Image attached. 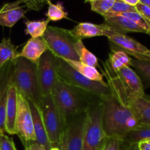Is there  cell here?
<instances>
[{
  "label": "cell",
  "mask_w": 150,
  "mask_h": 150,
  "mask_svg": "<svg viewBox=\"0 0 150 150\" xmlns=\"http://www.w3.org/2000/svg\"><path fill=\"white\" fill-rule=\"evenodd\" d=\"M116 0H92L90 3L91 10L104 16L109 12Z\"/></svg>",
  "instance_id": "cell-30"
},
{
  "label": "cell",
  "mask_w": 150,
  "mask_h": 150,
  "mask_svg": "<svg viewBox=\"0 0 150 150\" xmlns=\"http://www.w3.org/2000/svg\"><path fill=\"white\" fill-rule=\"evenodd\" d=\"M57 57L47 50L40 58L37 64L38 76L42 96L51 95L53 87L58 80L57 73Z\"/></svg>",
  "instance_id": "cell-11"
},
{
  "label": "cell",
  "mask_w": 150,
  "mask_h": 150,
  "mask_svg": "<svg viewBox=\"0 0 150 150\" xmlns=\"http://www.w3.org/2000/svg\"><path fill=\"white\" fill-rule=\"evenodd\" d=\"M50 21L48 19L39 21H25V32L27 35H29L31 38H42L43 34L46 31Z\"/></svg>",
  "instance_id": "cell-25"
},
{
  "label": "cell",
  "mask_w": 150,
  "mask_h": 150,
  "mask_svg": "<svg viewBox=\"0 0 150 150\" xmlns=\"http://www.w3.org/2000/svg\"><path fill=\"white\" fill-rule=\"evenodd\" d=\"M25 150H45V149L43 146L35 142V143H32L28 145L25 148Z\"/></svg>",
  "instance_id": "cell-37"
},
{
  "label": "cell",
  "mask_w": 150,
  "mask_h": 150,
  "mask_svg": "<svg viewBox=\"0 0 150 150\" xmlns=\"http://www.w3.org/2000/svg\"><path fill=\"white\" fill-rule=\"evenodd\" d=\"M103 127L108 138L123 141L129 133L140 125L134 111L123 105L112 94L102 100Z\"/></svg>",
  "instance_id": "cell-1"
},
{
  "label": "cell",
  "mask_w": 150,
  "mask_h": 150,
  "mask_svg": "<svg viewBox=\"0 0 150 150\" xmlns=\"http://www.w3.org/2000/svg\"><path fill=\"white\" fill-rule=\"evenodd\" d=\"M132 58L122 51H111L107 62L114 71L125 67H130Z\"/></svg>",
  "instance_id": "cell-23"
},
{
  "label": "cell",
  "mask_w": 150,
  "mask_h": 150,
  "mask_svg": "<svg viewBox=\"0 0 150 150\" xmlns=\"http://www.w3.org/2000/svg\"><path fill=\"white\" fill-rule=\"evenodd\" d=\"M127 106L134 111L140 124L150 125V96L145 94L134 97L129 101Z\"/></svg>",
  "instance_id": "cell-20"
},
{
  "label": "cell",
  "mask_w": 150,
  "mask_h": 150,
  "mask_svg": "<svg viewBox=\"0 0 150 150\" xmlns=\"http://www.w3.org/2000/svg\"><path fill=\"white\" fill-rule=\"evenodd\" d=\"M118 16H122L127 18L133 22H134L138 26L142 28L146 32V34L150 35V22L139 13H138V12H128V13H125L122 14L118 15Z\"/></svg>",
  "instance_id": "cell-29"
},
{
  "label": "cell",
  "mask_w": 150,
  "mask_h": 150,
  "mask_svg": "<svg viewBox=\"0 0 150 150\" xmlns=\"http://www.w3.org/2000/svg\"><path fill=\"white\" fill-rule=\"evenodd\" d=\"M103 102L94 104L86 111V120L81 150H102L108 136L103 127Z\"/></svg>",
  "instance_id": "cell-8"
},
{
  "label": "cell",
  "mask_w": 150,
  "mask_h": 150,
  "mask_svg": "<svg viewBox=\"0 0 150 150\" xmlns=\"http://www.w3.org/2000/svg\"><path fill=\"white\" fill-rule=\"evenodd\" d=\"M150 139V125L140 124L126 136L123 141L130 143H139L141 141Z\"/></svg>",
  "instance_id": "cell-27"
},
{
  "label": "cell",
  "mask_w": 150,
  "mask_h": 150,
  "mask_svg": "<svg viewBox=\"0 0 150 150\" xmlns=\"http://www.w3.org/2000/svg\"><path fill=\"white\" fill-rule=\"evenodd\" d=\"M0 150H17L13 139L5 133H0Z\"/></svg>",
  "instance_id": "cell-33"
},
{
  "label": "cell",
  "mask_w": 150,
  "mask_h": 150,
  "mask_svg": "<svg viewBox=\"0 0 150 150\" xmlns=\"http://www.w3.org/2000/svg\"><path fill=\"white\" fill-rule=\"evenodd\" d=\"M120 150H140L138 146V143H130L122 141Z\"/></svg>",
  "instance_id": "cell-36"
},
{
  "label": "cell",
  "mask_w": 150,
  "mask_h": 150,
  "mask_svg": "<svg viewBox=\"0 0 150 150\" xmlns=\"http://www.w3.org/2000/svg\"><path fill=\"white\" fill-rule=\"evenodd\" d=\"M42 38L48 50L57 57L69 60L79 61L74 45L77 40L69 29L48 26Z\"/></svg>",
  "instance_id": "cell-7"
},
{
  "label": "cell",
  "mask_w": 150,
  "mask_h": 150,
  "mask_svg": "<svg viewBox=\"0 0 150 150\" xmlns=\"http://www.w3.org/2000/svg\"><path fill=\"white\" fill-rule=\"evenodd\" d=\"M48 50L46 44L42 38H31L26 42L23 49L17 53L16 57H23L32 62L38 64L41 56Z\"/></svg>",
  "instance_id": "cell-18"
},
{
  "label": "cell",
  "mask_w": 150,
  "mask_h": 150,
  "mask_svg": "<svg viewBox=\"0 0 150 150\" xmlns=\"http://www.w3.org/2000/svg\"><path fill=\"white\" fill-rule=\"evenodd\" d=\"M122 1L130 4V5L133 6V7H136V4H138L139 3V0H122Z\"/></svg>",
  "instance_id": "cell-39"
},
{
  "label": "cell",
  "mask_w": 150,
  "mask_h": 150,
  "mask_svg": "<svg viewBox=\"0 0 150 150\" xmlns=\"http://www.w3.org/2000/svg\"><path fill=\"white\" fill-rule=\"evenodd\" d=\"M128 12H137V10L135 7L124 2L122 0H116L109 12L104 16H118L122 13H128Z\"/></svg>",
  "instance_id": "cell-31"
},
{
  "label": "cell",
  "mask_w": 150,
  "mask_h": 150,
  "mask_svg": "<svg viewBox=\"0 0 150 150\" xmlns=\"http://www.w3.org/2000/svg\"><path fill=\"white\" fill-rule=\"evenodd\" d=\"M86 112L70 117L66 120V127L59 149L81 150L86 125Z\"/></svg>",
  "instance_id": "cell-10"
},
{
  "label": "cell",
  "mask_w": 150,
  "mask_h": 150,
  "mask_svg": "<svg viewBox=\"0 0 150 150\" xmlns=\"http://www.w3.org/2000/svg\"><path fill=\"white\" fill-rule=\"evenodd\" d=\"M18 48V46L12 43L10 38H4L0 42V68L7 62L13 61L16 59Z\"/></svg>",
  "instance_id": "cell-24"
},
{
  "label": "cell",
  "mask_w": 150,
  "mask_h": 150,
  "mask_svg": "<svg viewBox=\"0 0 150 150\" xmlns=\"http://www.w3.org/2000/svg\"><path fill=\"white\" fill-rule=\"evenodd\" d=\"M90 1H92V0H85V2H89Z\"/></svg>",
  "instance_id": "cell-42"
},
{
  "label": "cell",
  "mask_w": 150,
  "mask_h": 150,
  "mask_svg": "<svg viewBox=\"0 0 150 150\" xmlns=\"http://www.w3.org/2000/svg\"><path fill=\"white\" fill-rule=\"evenodd\" d=\"M48 11L46 13L47 19L51 21H57L62 19H67L68 16L67 13L65 11L64 8V6L62 3H57V4H54L49 1L48 2Z\"/></svg>",
  "instance_id": "cell-28"
},
{
  "label": "cell",
  "mask_w": 150,
  "mask_h": 150,
  "mask_svg": "<svg viewBox=\"0 0 150 150\" xmlns=\"http://www.w3.org/2000/svg\"><path fill=\"white\" fill-rule=\"evenodd\" d=\"M70 32L77 40H83L86 38L94 37H108L118 31L104 23L102 24H95L89 22H82L76 25Z\"/></svg>",
  "instance_id": "cell-14"
},
{
  "label": "cell",
  "mask_w": 150,
  "mask_h": 150,
  "mask_svg": "<svg viewBox=\"0 0 150 150\" xmlns=\"http://www.w3.org/2000/svg\"><path fill=\"white\" fill-rule=\"evenodd\" d=\"M13 70V61H9L0 68V133H6L5 108L7 93Z\"/></svg>",
  "instance_id": "cell-13"
},
{
  "label": "cell",
  "mask_w": 150,
  "mask_h": 150,
  "mask_svg": "<svg viewBox=\"0 0 150 150\" xmlns=\"http://www.w3.org/2000/svg\"><path fill=\"white\" fill-rule=\"evenodd\" d=\"M130 67L135 69L144 88L150 87V60H139L132 58Z\"/></svg>",
  "instance_id": "cell-22"
},
{
  "label": "cell",
  "mask_w": 150,
  "mask_h": 150,
  "mask_svg": "<svg viewBox=\"0 0 150 150\" xmlns=\"http://www.w3.org/2000/svg\"><path fill=\"white\" fill-rule=\"evenodd\" d=\"M27 101L29 103L31 112H32L34 130H35V137H36V143L43 146L45 150H50L52 148V146H51L48 135H47L40 109L39 106L31 100H27Z\"/></svg>",
  "instance_id": "cell-17"
},
{
  "label": "cell",
  "mask_w": 150,
  "mask_h": 150,
  "mask_svg": "<svg viewBox=\"0 0 150 150\" xmlns=\"http://www.w3.org/2000/svg\"><path fill=\"white\" fill-rule=\"evenodd\" d=\"M122 141L114 138H108L102 150H120Z\"/></svg>",
  "instance_id": "cell-34"
},
{
  "label": "cell",
  "mask_w": 150,
  "mask_h": 150,
  "mask_svg": "<svg viewBox=\"0 0 150 150\" xmlns=\"http://www.w3.org/2000/svg\"><path fill=\"white\" fill-rule=\"evenodd\" d=\"M56 70L58 78L63 82L92 94L101 100L106 96L111 95L108 84H103L100 82L87 79L58 57Z\"/></svg>",
  "instance_id": "cell-5"
},
{
  "label": "cell",
  "mask_w": 150,
  "mask_h": 150,
  "mask_svg": "<svg viewBox=\"0 0 150 150\" xmlns=\"http://www.w3.org/2000/svg\"><path fill=\"white\" fill-rule=\"evenodd\" d=\"M16 135L21 141L24 148L36 142L33 120L27 100L18 92V110L16 120Z\"/></svg>",
  "instance_id": "cell-9"
},
{
  "label": "cell",
  "mask_w": 150,
  "mask_h": 150,
  "mask_svg": "<svg viewBox=\"0 0 150 150\" xmlns=\"http://www.w3.org/2000/svg\"><path fill=\"white\" fill-rule=\"evenodd\" d=\"M18 110V90L12 81L7 93L5 108V132L7 134L16 135V120Z\"/></svg>",
  "instance_id": "cell-15"
},
{
  "label": "cell",
  "mask_w": 150,
  "mask_h": 150,
  "mask_svg": "<svg viewBox=\"0 0 150 150\" xmlns=\"http://www.w3.org/2000/svg\"><path fill=\"white\" fill-rule=\"evenodd\" d=\"M11 81L18 92L39 106L42 96L38 81L37 64L23 57H16L13 60Z\"/></svg>",
  "instance_id": "cell-4"
},
{
  "label": "cell",
  "mask_w": 150,
  "mask_h": 150,
  "mask_svg": "<svg viewBox=\"0 0 150 150\" xmlns=\"http://www.w3.org/2000/svg\"><path fill=\"white\" fill-rule=\"evenodd\" d=\"M62 59L66 62L69 65L71 66L76 71L79 72L82 76H85L87 79H90L92 81H95L100 82V83H103V84H107L106 82L104 81L103 75L101 73H100L97 70L96 67L83 64V63L81 62L80 61L69 60L66 59Z\"/></svg>",
  "instance_id": "cell-21"
},
{
  "label": "cell",
  "mask_w": 150,
  "mask_h": 150,
  "mask_svg": "<svg viewBox=\"0 0 150 150\" xmlns=\"http://www.w3.org/2000/svg\"><path fill=\"white\" fill-rule=\"evenodd\" d=\"M111 51H122L133 59L150 60V49L136 40L116 32L108 35Z\"/></svg>",
  "instance_id": "cell-12"
},
{
  "label": "cell",
  "mask_w": 150,
  "mask_h": 150,
  "mask_svg": "<svg viewBox=\"0 0 150 150\" xmlns=\"http://www.w3.org/2000/svg\"><path fill=\"white\" fill-rule=\"evenodd\" d=\"M39 108L51 146L59 148L65 130V120L51 95L42 97Z\"/></svg>",
  "instance_id": "cell-6"
},
{
  "label": "cell",
  "mask_w": 150,
  "mask_h": 150,
  "mask_svg": "<svg viewBox=\"0 0 150 150\" xmlns=\"http://www.w3.org/2000/svg\"><path fill=\"white\" fill-rule=\"evenodd\" d=\"M147 142H149V143H150V139H149V140H147Z\"/></svg>",
  "instance_id": "cell-43"
},
{
  "label": "cell",
  "mask_w": 150,
  "mask_h": 150,
  "mask_svg": "<svg viewBox=\"0 0 150 150\" xmlns=\"http://www.w3.org/2000/svg\"><path fill=\"white\" fill-rule=\"evenodd\" d=\"M64 120L85 113L101 100L82 89L70 86L58 78L51 93Z\"/></svg>",
  "instance_id": "cell-2"
},
{
  "label": "cell",
  "mask_w": 150,
  "mask_h": 150,
  "mask_svg": "<svg viewBox=\"0 0 150 150\" xmlns=\"http://www.w3.org/2000/svg\"><path fill=\"white\" fill-rule=\"evenodd\" d=\"M139 2L144 5L150 7V0H139Z\"/></svg>",
  "instance_id": "cell-40"
},
{
  "label": "cell",
  "mask_w": 150,
  "mask_h": 150,
  "mask_svg": "<svg viewBox=\"0 0 150 150\" xmlns=\"http://www.w3.org/2000/svg\"><path fill=\"white\" fill-rule=\"evenodd\" d=\"M75 49L79 56V61L83 64H88L92 67H96L98 66V58L94 54L89 51L83 44L82 40H77L74 45Z\"/></svg>",
  "instance_id": "cell-26"
},
{
  "label": "cell",
  "mask_w": 150,
  "mask_h": 150,
  "mask_svg": "<svg viewBox=\"0 0 150 150\" xmlns=\"http://www.w3.org/2000/svg\"><path fill=\"white\" fill-rule=\"evenodd\" d=\"M140 150H150V143L147 141H141L138 143Z\"/></svg>",
  "instance_id": "cell-38"
},
{
  "label": "cell",
  "mask_w": 150,
  "mask_h": 150,
  "mask_svg": "<svg viewBox=\"0 0 150 150\" xmlns=\"http://www.w3.org/2000/svg\"><path fill=\"white\" fill-rule=\"evenodd\" d=\"M103 76L113 96L123 105L127 106L133 98L145 95L140 78L130 67H125L117 71L110 67L107 61L103 63Z\"/></svg>",
  "instance_id": "cell-3"
},
{
  "label": "cell",
  "mask_w": 150,
  "mask_h": 150,
  "mask_svg": "<svg viewBox=\"0 0 150 150\" xmlns=\"http://www.w3.org/2000/svg\"><path fill=\"white\" fill-rule=\"evenodd\" d=\"M27 7L28 11H40L49 1L48 0H21Z\"/></svg>",
  "instance_id": "cell-32"
},
{
  "label": "cell",
  "mask_w": 150,
  "mask_h": 150,
  "mask_svg": "<svg viewBox=\"0 0 150 150\" xmlns=\"http://www.w3.org/2000/svg\"><path fill=\"white\" fill-rule=\"evenodd\" d=\"M48 1H51V0H48Z\"/></svg>",
  "instance_id": "cell-44"
},
{
  "label": "cell",
  "mask_w": 150,
  "mask_h": 150,
  "mask_svg": "<svg viewBox=\"0 0 150 150\" xmlns=\"http://www.w3.org/2000/svg\"><path fill=\"white\" fill-rule=\"evenodd\" d=\"M22 1L17 0L13 2L4 4L0 8V25L2 26L13 27L19 20L24 18L28 12L21 6Z\"/></svg>",
  "instance_id": "cell-16"
},
{
  "label": "cell",
  "mask_w": 150,
  "mask_h": 150,
  "mask_svg": "<svg viewBox=\"0 0 150 150\" xmlns=\"http://www.w3.org/2000/svg\"><path fill=\"white\" fill-rule=\"evenodd\" d=\"M50 150H62V149H59V148H57V147H52Z\"/></svg>",
  "instance_id": "cell-41"
},
{
  "label": "cell",
  "mask_w": 150,
  "mask_h": 150,
  "mask_svg": "<svg viewBox=\"0 0 150 150\" xmlns=\"http://www.w3.org/2000/svg\"><path fill=\"white\" fill-rule=\"evenodd\" d=\"M135 7H136L138 13H139L141 15H142L145 18L147 19V20L150 22V7L141 4L140 2L138 4H136Z\"/></svg>",
  "instance_id": "cell-35"
},
{
  "label": "cell",
  "mask_w": 150,
  "mask_h": 150,
  "mask_svg": "<svg viewBox=\"0 0 150 150\" xmlns=\"http://www.w3.org/2000/svg\"><path fill=\"white\" fill-rule=\"evenodd\" d=\"M104 23L114 28L120 33L126 35L128 32L146 33L144 30L131 20L122 16H104Z\"/></svg>",
  "instance_id": "cell-19"
}]
</instances>
